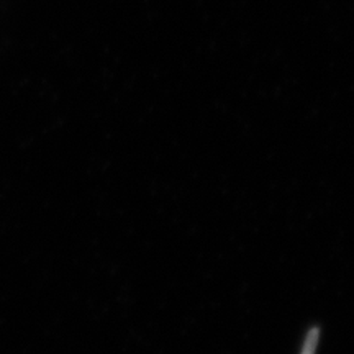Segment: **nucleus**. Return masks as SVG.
I'll use <instances>...</instances> for the list:
<instances>
[{
  "label": "nucleus",
  "mask_w": 354,
  "mask_h": 354,
  "mask_svg": "<svg viewBox=\"0 0 354 354\" xmlns=\"http://www.w3.org/2000/svg\"><path fill=\"white\" fill-rule=\"evenodd\" d=\"M318 328L310 330V333L307 336V342H305V346L302 349V354H315L317 349V343H318Z\"/></svg>",
  "instance_id": "nucleus-1"
}]
</instances>
